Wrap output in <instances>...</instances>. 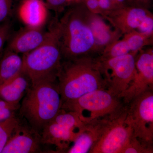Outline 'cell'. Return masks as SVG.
I'll return each instance as SVG.
<instances>
[{"label":"cell","mask_w":153,"mask_h":153,"mask_svg":"<svg viewBox=\"0 0 153 153\" xmlns=\"http://www.w3.org/2000/svg\"><path fill=\"white\" fill-rule=\"evenodd\" d=\"M71 1H79V0H71Z\"/></svg>","instance_id":"cell-31"},{"label":"cell","mask_w":153,"mask_h":153,"mask_svg":"<svg viewBox=\"0 0 153 153\" xmlns=\"http://www.w3.org/2000/svg\"><path fill=\"white\" fill-rule=\"evenodd\" d=\"M61 29L59 20L50 26L44 42L33 51L22 56V71L30 79L31 85L47 79L57 80L63 61Z\"/></svg>","instance_id":"cell-2"},{"label":"cell","mask_w":153,"mask_h":153,"mask_svg":"<svg viewBox=\"0 0 153 153\" xmlns=\"http://www.w3.org/2000/svg\"><path fill=\"white\" fill-rule=\"evenodd\" d=\"M20 106L21 104H12L0 99V122L16 116Z\"/></svg>","instance_id":"cell-23"},{"label":"cell","mask_w":153,"mask_h":153,"mask_svg":"<svg viewBox=\"0 0 153 153\" xmlns=\"http://www.w3.org/2000/svg\"><path fill=\"white\" fill-rule=\"evenodd\" d=\"M10 30V25L7 22L0 24V51L8 38Z\"/></svg>","instance_id":"cell-26"},{"label":"cell","mask_w":153,"mask_h":153,"mask_svg":"<svg viewBox=\"0 0 153 153\" xmlns=\"http://www.w3.org/2000/svg\"><path fill=\"white\" fill-rule=\"evenodd\" d=\"M127 104L119 111L102 120L98 140L89 153H121L133 134L126 121Z\"/></svg>","instance_id":"cell-7"},{"label":"cell","mask_w":153,"mask_h":153,"mask_svg":"<svg viewBox=\"0 0 153 153\" xmlns=\"http://www.w3.org/2000/svg\"><path fill=\"white\" fill-rule=\"evenodd\" d=\"M126 104L122 99L107 89H100L63 102L61 108L75 113L82 121L87 124L114 114Z\"/></svg>","instance_id":"cell-5"},{"label":"cell","mask_w":153,"mask_h":153,"mask_svg":"<svg viewBox=\"0 0 153 153\" xmlns=\"http://www.w3.org/2000/svg\"><path fill=\"white\" fill-rule=\"evenodd\" d=\"M111 1L116 8L124 6L129 5L128 0H111Z\"/></svg>","instance_id":"cell-30"},{"label":"cell","mask_w":153,"mask_h":153,"mask_svg":"<svg viewBox=\"0 0 153 153\" xmlns=\"http://www.w3.org/2000/svg\"><path fill=\"white\" fill-rule=\"evenodd\" d=\"M102 120L86 124L85 129L76 137L66 153H89L99 138Z\"/></svg>","instance_id":"cell-17"},{"label":"cell","mask_w":153,"mask_h":153,"mask_svg":"<svg viewBox=\"0 0 153 153\" xmlns=\"http://www.w3.org/2000/svg\"><path fill=\"white\" fill-rule=\"evenodd\" d=\"M153 146L141 141L133 134L121 153H153Z\"/></svg>","instance_id":"cell-22"},{"label":"cell","mask_w":153,"mask_h":153,"mask_svg":"<svg viewBox=\"0 0 153 153\" xmlns=\"http://www.w3.org/2000/svg\"><path fill=\"white\" fill-rule=\"evenodd\" d=\"M19 14L27 26L42 27L47 19L46 5L42 0H25L19 7Z\"/></svg>","instance_id":"cell-16"},{"label":"cell","mask_w":153,"mask_h":153,"mask_svg":"<svg viewBox=\"0 0 153 153\" xmlns=\"http://www.w3.org/2000/svg\"><path fill=\"white\" fill-rule=\"evenodd\" d=\"M152 0H128L129 5L130 6L140 7L149 9Z\"/></svg>","instance_id":"cell-29"},{"label":"cell","mask_w":153,"mask_h":153,"mask_svg":"<svg viewBox=\"0 0 153 153\" xmlns=\"http://www.w3.org/2000/svg\"><path fill=\"white\" fill-rule=\"evenodd\" d=\"M86 17L95 41L97 56L108 46L120 39L123 35L118 30L108 25L100 15L92 13L86 8Z\"/></svg>","instance_id":"cell-13"},{"label":"cell","mask_w":153,"mask_h":153,"mask_svg":"<svg viewBox=\"0 0 153 153\" xmlns=\"http://www.w3.org/2000/svg\"><path fill=\"white\" fill-rule=\"evenodd\" d=\"M41 135L32 127L19 124L11 134L1 153L41 152Z\"/></svg>","instance_id":"cell-12"},{"label":"cell","mask_w":153,"mask_h":153,"mask_svg":"<svg viewBox=\"0 0 153 153\" xmlns=\"http://www.w3.org/2000/svg\"><path fill=\"white\" fill-rule=\"evenodd\" d=\"M22 57L7 50L0 60V85L22 71Z\"/></svg>","instance_id":"cell-18"},{"label":"cell","mask_w":153,"mask_h":153,"mask_svg":"<svg viewBox=\"0 0 153 153\" xmlns=\"http://www.w3.org/2000/svg\"><path fill=\"white\" fill-rule=\"evenodd\" d=\"M62 105L57 80L47 79L31 85L19 110L31 126L39 131L55 117Z\"/></svg>","instance_id":"cell-4"},{"label":"cell","mask_w":153,"mask_h":153,"mask_svg":"<svg viewBox=\"0 0 153 153\" xmlns=\"http://www.w3.org/2000/svg\"><path fill=\"white\" fill-rule=\"evenodd\" d=\"M131 52L126 42L123 38L114 41L108 46L101 54L97 57L100 60H106L127 55Z\"/></svg>","instance_id":"cell-20"},{"label":"cell","mask_w":153,"mask_h":153,"mask_svg":"<svg viewBox=\"0 0 153 153\" xmlns=\"http://www.w3.org/2000/svg\"><path fill=\"white\" fill-rule=\"evenodd\" d=\"M136 72L128 88L119 97L125 104L148 90H153V49H141L135 57Z\"/></svg>","instance_id":"cell-10"},{"label":"cell","mask_w":153,"mask_h":153,"mask_svg":"<svg viewBox=\"0 0 153 153\" xmlns=\"http://www.w3.org/2000/svg\"><path fill=\"white\" fill-rule=\"evenodd\" d=\"M151 13L149 9L128 5L109 11L104 19L124 35L137 30L143 20Z\"/></svg>","instance_id":"cell-11"},{"label":"cell","mask_w":153,"mask_h":153,"mask_svg":"<svg viewBox=\"0 0 153 153\" xmlns=\"http://www.w3.org/2000/svg\"><path fill=\"white\" fill-rule=\"evenodd\" d=\"M84 4L68 10L59 20L63 60L97 57L95 41L86 17Z\"/></svg>","instance_id":"cell-3"},{"label":"cell","mask_w":153,"mask_h":153,"mask_svg":"<svg viewBox=\"0 0 153 153\" xmlns=\"http://www.w3.org/2000/svg\"><path fill=\"white\" fill-rule=\"evenodd\" d=\"M31 85L30 79L21 71L0 85V99L12 104H20Z\"/></svg>","instance_id":"cell-15"},{"label":"cell","mask_w":153,"mask_h":153,"mask_svg":"<svg viewBox=\"0 0 153 153\" xmlns=\"http://www.w3.org/2000/svg\"><path fill=\"white\" fill-rule=\"evenodd\" d=\"M138 52L98 60L100 68L111 93L119 96L128 88L136 72L135 57Z\"/></svg>","instance_id":"cell-9"},{"label":"cell","mask_w":153,"mask_h":153,"mask_svg":"<svg viewBox=\"0 0 153 153\" xmlns=\"http://www.w3.org/2000/svg\"><path fill=\"white\" fill-rule=\"evenodd\" d=\"M47 5L56 12H60L63 10L71 0H46Z\"/></svg>","instance_id":"cell-27"},{"label":"cell","mask_w":153,"mask_h":153,"mask_svg":"<svg viewBox=\"0 0 153 153\" xmlns=\"http://www.w3.org/2000/svg\"><path fill=\"white\" fill-rule=\"evenodd\" d=\"M85 126L76 113L61 108L42 130L41 142L55 146L57 152L66 153Z\"/></svg>","instance_id":"cell-6"},{"label":"cell","mask_w":153,"mask_h":153,"mask_svg":"<svg viewBox=\"0 0 153 153\" xmlns=\"http://www.w3.org/2000/svg\"><path fill=\"white\" fill-rule=\"evenodd\" d=\"M132 52H138L145 47L153 44V36H148L137 30L123 35Z\"/></svg>","instance_id":"cell-19"},{"label":"cell","mask_w":153,"mask_h":153,"mask_svg":"<svg viewBox=\"0 0 153 153\" xmlns=\"http://www.w3.org/2000/svg\"><path fill=\"white\" fill-rule=\"evenodd\" d=\"M57 80L62 103L94 91L107 89L98 60L94 56L63 60Z\"/></svg>","instance_id":"cell-1"},{"label":"cell","mask_w":153,"mask_h":153,"mask_svg":"<svg viewBox=\"0 0 153 153\" xmlns=\"http://www.w3.org/2000/svg\"><path fill=\"white\" fill-rule=\"evenodd\" d=\"M127 104L126 121L131 127L133 134L153 146V90L145 91Z\"/></svg>","instance_id":"cell-8"},{"label":"cell","mask_w":153,"mask_h":153,"mask_svg":"<svg viewBox=\"0 0 153 153\" xmlns=\"http://www.w3.org/2000/svg\"><path fill=\"white\" fill-rule=\"evenodd\" d=\"M20 123V121L16 116L0 122V153H2L14 129Z\"/></svg>","instance_id":"cell-21"},{"label":"cell","mask_w":153,"mask_h":153,"mask_svg":"<svg viewBox=\"0 0 153 153\" xmlns=\"http://www.w3.org/2000/svg\"><path fill=\"white\" fill-rule=\"evenodd\" d=\"M13 0H0V24L7 22L13 10Z\"/></svg>","instance_id":"cell-24"},{"label":"cell","mask_w":153,"mask_h":153,"mask_svg":"<svg viewBox=\"0 0 153 153\" xmlns=\"http://www.w3.org/2000/svg\"><path fill=\"white\" fill-rule=\"evenodd\" d=\"M98 3L99 6L104 13V18L105 14L109 11L116 8L115 7L111 0H96Z\"/></svg>","instance_id":"cell-28"},{"label":"cell","mask_w":153,"mask_h":153,"mask_svg":"<svg viewBox=\"0 0 153 153\" xmlns=\"http://www.w3.org/2000/svg\"><path fill=\"white\" fill-rule=\"evenodd\" d=\"M137 30L148 36H153V15L152 13L143 20Z\"/></svg>","instance_id":"cell-25"},{"label":"cell","mask_w":153,"mask_h":153,"mask_svg":"<svg viewBox=\"0 0 153 153\" xmlns=\"http://www.w3.org/2000/svg\"><path fill=\"white\" fill-rule=\"evenodd\" d=\"M47 32L42 27L27 26L18 32L12 38L7 50L23 55L33 51L45 40Z\"/></svg>","instance_id":"cell-14"}]
</instances>
